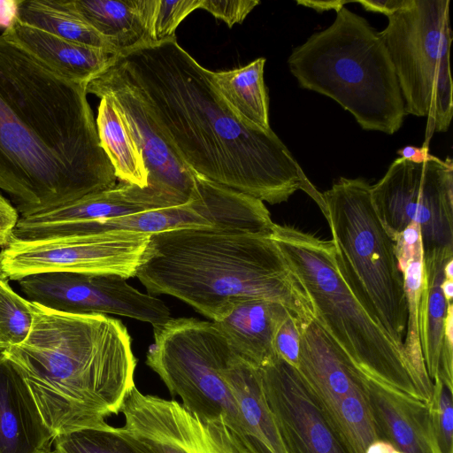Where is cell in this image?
Returning a JSON list of instances; mask_svg holds the SVG:
<instances>
[{
    "label": "cell",
    "instance_id": "1",
    "mask_svg": "<svg viewBox=\"0 0 453 453\" xmlns=\"http://www.w3.org/2000/svg\"><path fill=\"white\" fill-rule=\"evenodd\" d=\"M128 88L170 150L193 173L270 204L297 190L322 211V193L271 129L238 119L212 86L210 70L173 37L112 55L103 71Z\"/></svg>",
    "mask_w": 453,
    "mask_h": 453
},
{
    "label": "cell",
    "instance_id": "2",
    "mask_svg": "<svg viewBox=\"0 0 453 453\" xmlns=\"http://www.w3.org/2000/svg\"><path fill=\"white\" fill-rule=\"evenodd\" d=\"M87 85L0 35V189L21 217L116 185Z\"/></svg>",
    "mask_w": 453,
    "mask_h": 453
},
{
    "label": "cell",
    "instance_id": "3",
    "mask_svg": "<svg viewBox=\"0 0 453 453\" xmlns=\"http://www.w3.org/2000/svg\"><path fill=\"white\" fill-rule=\"evenodd\" d=\"M30 307L29 335L0 353L21 372L54 438L105 426L134 386L136 359L126 326L104 314Z\"/></svg>",
    "mask_w": 453,
    "mask_h": 453
},
{
    "label": "cell",
    "instance_id": "4",
    "mask_svg": "<svg viewBox=\"0 0 453 453\" xmlns=\"http://www.w3.org/2000/svg\"><path fill=\"white\" fill-rule=\"evenodd\" d=\"M135 276L149 294L174 296L211 321L243 299L282 304L299 328L314 318L304 288L268 235L218 227L155 234Z\"/></svg>",
    "mask_w": 453,
    "mask_h": 453
},
{
    "label": "cell",
    "instance_id": "5",
    "mask_svg": "<svg viewBox=\"0 0 453 453\" xmlns=\"http://www.w3.org/2000/svg\"><path fill=\"white\" fill-rule=\"evenodd\" d=\"M302 88L348 111L364 130L393 134L406 116L395 71L380 35L345 6L333 23L293 49L288 58Z\"/></svg>",
    "mask_w": 453,
    "mask_h": 453
},
{
    "label": "cell",
    "instance_id": "6",
    "mask_svg": "<svg viewBox=\"0 0 453 453\" xmlns=\"http://www.w3.org/2000/svg\"><path fill=\"white\" fill-rule=\"evenodd\" d=\"M271 238L304 288L314 318L350 359L377 381L427 403L403 349L342 280L332 241L279 224Z\"/></svg>",
    "mask_w": 453,
    "mask_h": 453
},
{
    "label": "cell",
    "instance_id": "7",
    "mask_svg": "<svg viewBox=\"0 0 453 453\" xmlns=\"http://www.w3.org/2000/svg\"><path fill=\"white\" fill-rule=\"evenodd\" d=\"M362 178L341 177L322 193L339 273L356 299L403 349L407 303L394 242Z\"/></svg>",
    "mask_w": 453,
    "mask_h": 453
},
{
    "label": "cell",
    "instance_id": "8",
    "mask_svg": "<svg viewBox=\"0 0 453 453\" xmlns=\"http://www.w3.org/2000/svg\"><path fill=\"white\" fill-rule=\"evenodd\" d=\"M449 0H407L380 32L389 52L405 113L426 117L425 142L447 132L453 116Z\"/></svg>",
    "mask_w": 453,
    "mask_h": 453
},
{
    "label": "cell",
    "instance_id": "9",
    "mask_svg": "<svg viewBox=\"0 0 453 453\" xmlns=\"http://www.w3.org/2000/svg\"><path fill=\"white\" fill-rule=\"evenodd\" d=\"M153 332L146 365L188 411L205 421L223 419L244 445L238 403L223 377L234 351L214 323L171 318Z\"/></svg>",
    "mask_w": 453,
    "mask_h": 453
},
{
    "label": "cell",
    "instance_id": "10",
    "mask_svg": "<svg viewBox=\"0 0 453 453\" xmlns=\"http://www.w3.org/2000/svg\"><path fill=\"white\" fill-rule=\"evenodd\" d=\"M193 173L194 189L188 203L100 220L27 226L22 228L21 238L36 241L119 233L152 235L169 230L200 227L253 234L263 231L266 211L261 201Z\"/></svg>",
    "mask_w": 453,
    "mask_h": 453
},
{
    "label": "cell",
    "instance_id": "11",
    "mask_svg": "<svg viewBox=\"0 0 453 453\" xmlns=\"http://www.w3.org/2000/svg\"><path fill=\"white\" fill-rule=\"evenodd\" d=\"M377 214L392 238L411 224L420 228L423 253L453 250V161L432 154L422 163L398 157L372 186Z\"/></svg>",
    "mask_w": 453,
    "mask_h": 453
},
{
    "label": "cell",
    "instance_id": "12",
    "mask_svg": "<svg viewBox=\"0 0 453 453\" xmlns=\"http://www.w3.org/2000/svg\"><path fill=\"white\" fill-rule=\"evenodd\" d=\"M297 371L353 453L377 437L363 372L313 318L300 328Z\"/></svg>",
    "mask_w": 453,
    "mask_h": 453
},
{
    "label": "cell",
    "instance_id": "13",
    "mask_svg": "<svg viewBox=\"0 0 453 453\" xmlns=\"http://www.w3.org/2000/svg\"><path fill=\"white\" fill-rule=\"evenodd\" d=\"M150 235L132 233L12 240L0 251V274L16 280L35 273L72 272L136 275Z\"/></svg>",
    "mask_w": 453,
    "mask_h": 453
},
{
    "label": "cell",
    "instance_id": "14",
    "mask_svg": "<svg viewBox=\"0 0 453 453\" xmlns=\"http://www.w3.org/2000/svg\"><path fill=\"white\" fill-rule=\"evenodd\" d=\"M115 275L46 272L18 280L27 300L53 311L74 314H115L152 326L170 319L164 302Z\"/></svg>",
    "mask_w": 453,
    "mask_h": 453
},
{
    "label": "cell",
    "instance_id": "15",
    "mask_svg": "<svg viewBox=\"0 0 453 453\" xmlns=\"http://www.w3.org/2000/svg\"><path fill=\"white\" fill-rule=\"evenodd\" d=\"M120 412L121 429L146 453H250L223 419L203 420L177 401L145 395L135 385Z\"/></svg>",
    "mask_w": 453,
    "mask_h": 453
},
{
    "label": "cell",
    "instance_id": "16",
    "mask_svg": "<svg viewBox=\"0 0 453 453\" xmlns=\"http://www.w3.org/2000/svg\"><path fill=\"white\" fill-rule=\"evenodd\" d=\"M259 370L287 453H353L295 366L277 357Z\"/></svg>",
    "mask_w": 453,
    "mask_h": 453
},
{
    "label": "cell",
    "instance_id": "17",
    "mask_svg": "<svg viewBox=\"0 0 453 453\" xmlns=\"http://www.w3.org/2000/svg\"><path fill=\"white\" fill-rule=\"evenodd\" d=\"M88 94L111 98L142 154L149 184L187 201L192 199L194 173L167 147L135 95L117 79L100 73L87 85Z\"/></svg>",
    "mask_w": 453,
    "mask_h": 453
},
{
    "label": "cell",
    "instance_id": "18",
    "mask_svg": "<svg viewBox=\"0 0 453 453\" xmlns=\"http://www.w3.org/2000/svg\"><path fill=\"white\" fill-rule=\"evenodd\" d=\"M365 388L375 432L399 453H441L428 404L366 374Z\"/></svg>",
    "mask_w": 453,
    "mask_h": 453
},
{
    "label": "cell",
    "instance_id": "19",
    "mask_svg": "<svg viewBox=\"0 0 453 453\" xmlns=\"http://www.w3.org/2000/svg\"><path fill=\"white\" fill-rule=\"evenodd\" d=\"M190 201L150 184L146 188H140L121 182L53 210L21 217L17 226H43L94 221L182 205Z\"/></svg>",
    "mask_w": 453,
    "mask_h": 453
},
{
    "label": "cell",
    "instance_id": "20",
    "mask_svg": "<svg viewBox=\"0 0 453 453\" xmlns=\"http://www.w3.org/2000/svg\"><path fill=\"white\" fill-rule=\"evenodd\" d=\"M53 441L24 377L0 353V453H48Z\"/></svg>",
    "mask_w": 453,
    "mask_h": 453
},
{
    "label": "cell",
    "instance_id": "21",
    "mask_svg": "<svg viewBox=\"0 0 453 453\" xmlns=\"http://www.w3.org/2000/svg\"><path fill=\"white\" fill-rule=\"evenodd\" d=\"M291 316L280 303L265 299L234 302L212 321L234 354L261 367L278 356L274 349L276 333Z\"/></svg>",
    "mask_w": 453,
    "mask_h": 453
},
{
    "label": "cell",
    "instance_id": "22",
    "mask_svg": "<svg viewBox=\"0 0 453 453\" xmlns=\"http://www.w3.org/2000/svg\"><path fill=\"white\" fill-rule=\"evenodd\" d=\"M3 35L52 70L79 83L88 84L108 66L112 57L104 50L65 40L18 18Z\"/></svg>",
    "mask_w": 453,
    "mask_h": 453
},
{
    "label": "cell",
    "instance_id": "23",
    "mask_svg": "<svg viewBox=\"0 0 453 453\" xmlns=\"http://www.w3.org/2000/svg\"><path fill=\"white\" fill-rule=\"evenodd\" d=\"M223 377L234 395L250 453H287L263 390L259 367L234 353Z\"/></svg>",
    "mask_w": 453,
    "mask_h": 453
},
{
    "label": "cell",
    "instance_id": "24",
    "mask_svg": "<svg viewBox=\"0 0 453 453\" xmlns=\"http://www.w3.org/2000/svg\"><path fill=\"white\" fill-rule=\"evenodd\" d=\"M451 259L453 250H434L423 253L424 280L419 303V337L426 370L432 382L440 372L449 305L441 291V283L445 278L444 266Z\"/></svg>",
    "mask_w": 453,
    "mask_h": 453
},
{
    "label": "cell",
    "instance_id": "25",
    "mask_svg": "<svg viewBox=\"0 0 453 453\" xmlns=\"http://www.w3.org/2000/svg\"><path fill=\"white\" fill-rule=\"evenodd\" d=\"M265 58H258L248 65L220 72H209L210 81L217 93L244 123L271 130L269 123V98L264 81Z\"/></svg>",
    "mask_w": 453,
    "mask_h": 453
},
{
    "label": "cell",
    "instance_id": "26",
    "mask_svg": "<svg viewBox=\"0 0 453 453\" xmlns=\"http://www.w3.org/2000/svg\"><path fill=\"white\" fill-rule=\"evenodd\" d=\"M399 270L403 279L407 303V326L403 340L404 354L429 403L433 382L429 379L422 355L419 337V303L423 288V250L421 242L402 241L394 246Z\"/></svg>",
    "mask_w": 453,
    "mask_h": 453
},
{
    "label": "cell",
    "instance_id": "27",
    "mask_svg": "<svg viewBox=\"0 0 453 453\" xmlns=\"http://www.w3.org/2000/svg\"><path fill=\"white\" fill-rule=\"evenodd\" d=\"M101 146L121 182L149 186V172L143 157L127 130L114 102L102 96L96 119Z\"/></svg>",
    "mask_w": 453,
    "mask_h": 453
},
{
    "label": "cell",
    "instance_id": "28",
    "mask_svg": "<svg viewBox=\"0 0 453 453\" xmlns=\"http://www.w3.org/2000/svg\"><path fill=\"white\" fill-rule=\"evenodd\" d=\"M70 3L116 54L148 43L132 0H70Z\"/></svg>",
    "mask_w": 453,
    "mask_h": 453
},
{
    "label": "cell",
    "instance_id": "29",
    "mask_svg": "<svg viewBox=\"0 0 453 453\" xmlns=\"http://www.w3.org/2000/svg\"><path fill=\"white\" fill-rule=\"evenodd\" d=\"M19 20L65 40L116 52L73 8L70 0H19Z\"/></svg>",
    "mask_w": 453,
    "mask_h": 453
},
{
    "label": "cell",
    "instance_id": "30",
    "mask_svg": "<svg viewBox=\"0 0 453 453\" xmlns=\"http://www.w3.org/2000/svg\"><path fill=\"white\" fill-rule=\"evenodd\" d=\"M145 31L148 43L175 37L180 22L193 11L201 9L202 0H132Z\"/></svg>",
    "mask_w": 453,
    "mask_h": 453
},
{
    "label": "cell",
    "instance_id": "31",
    "mask_svg": "<svg viewBox=\"0 0 453 453\" xmlns=\"http://www.w3.org/2000/svg\"><path fill=\"white\" fill-rule=\"evenodd\" d=\"M53 443L59 453H146L121 427L109 424L58 434Z\"/></svg>",
    "mask_w": 453,
    "mask_h": 453
},
{
    "label": "cell",
    "instance_id": "32",
    "mask_svg": "<svg viewBox=\"0 0 453 453\" xmlns=\"http://www.w3.org/2000/svg\"><path fill=\"white\" fill-rule=\"evenodd\" d=\"M32 326L30 302L18 295L8 280L1 278L0 343L3 349L22 343L29 335Z\"/></svg>",
    "mask_w": 453,
    "mask_h": 453
},
{
    "label": "cell",
    "instance_id": "33",
    "mask_svg": "<svg viewBox=\"0 0 453 453\" xmlns=\"http://www.w3.org/2000/svg\"><path fill=\"white\" fill-rule=\"evenodd\" d=\"M452 390L439 377L433 380L429 415L433 432L441 453H453Z\"/></svg>",
    "mask_w": 453,
    "mask_h": 453
},
{
    "label": "cell",
    "instance_id": "34",
    "mask_svg": "<svg viewBox=\"0 0 453 453\" xmlns=\"http://www.w3.org/2000/svg\"><path fill=\"white\" fill-rule=\"evenodd\" d=\"M259 4L257 0H202L201 9L232 27L236 23H242Z\"/></svg>",
    "mask_w": 453,
    "mask_h": 453
},
{
    "label": "cell",
    "instance_id": "35",
    "mask_svg": "<svg viewBox=\"0 0 453 453\" xmlns=\"http://www.w3.org/2000/svg\"><path fill=\"white\" fill-rule=\"evenodd\" d=\"M300 338L299 326L289 316L279 327L274 339L277 356L296 368L299 359Z\"/></svg>",
    "mask_w": 453,
    "mask_h": 453
},
{
    "label": "cell",
    "instance_id": "36",
    "mask_svg": "<svg viewBox=\"0 0 453 453\" xmlns=\"http://www.w3.org/2000/svg\"><path fill=\"white\" fill-rule=\"evenodd\" d=\"M19 211L0 193V247L3 249L12 240L13 231L19 221Z\"/></svg>",
    "mask_w": 453,
    "mask_h": 453
},
{
    "label": "cell",
    "instance_id": "37",
    "mask_svg": "<svg viewBox=\"0 0 453 453\" xmlns=\"http://www.w3.org/2000/svg\"><path fill=\"white\" fill-rule=\"evenodd\" d=\"M407 0H357V3L368 12H379L387 17L401 9Z\"/></svg>",
    "mask_w": 453,
    "mask_h": 453
},
{
    "label": "cell",
    "instance_id": "38",
    "mask_svg": "<svg viewBox=\"0 0 453 453\" xmlns=\"http://www.w3.org/2000/svg\"><path fill=\"white\" fill-rule=\"evenodd\" d=\"M19 0H0V28L7 29L17 18Z\"/></svg>",
    "mask_w": 453,
    "mask_h": 453
},
{
    "label": "cell",
    "instance_id": "39",
    "mask_svg": "<svg viewBox=\"0 0 453 453\" xmlns=\"http://www.w3.org/2000/svg\"><path fill=\"white\" fill-rule=\"evenodd\" d=\"M400 157L414 163H422L427 159L430 153L428 147H416L412 145L404 146L396 151Z\"/></svg>",
    "mask_w": 453,
    "mask_h": 453
},
{
    "label": "cell",
    "instance_id": "40",
    "mask_svg": "<svg viewBox=\"0 0 453 453\" xmlns=\"http://www.w3.org/2000/svg\"><path fill=\"white\" fill-rule=\"evenodd\" d=\"M298 4L304 5L311 8L317 12H322L324 11L334 10L335 12L342 8L345 4L352 3L351 1H297Z\"/></svg>",
    "mask_w": 453,
    "mask_h": 453
},
{
    "label": "cell",
    "instance_id": "41",
    "mask_svg": "<svg viewBox=\"0 0 453 453\" xmlns=\"http://www.w3.org/2000/svg\"><path fill=\"white\" fill-rule=\"evenodd\" d=\"M441 291L448 303H452L453 279H445L441 283Z\"/></svg>",
    "mask_w": 453,
    "mask_h": 453
},
{
    "label": "cell",
    "instance_id": "42",
    "mask_svg": "<svg viewBox=\"0 0 453 453\" xmlns=\"http://www.w3.org/2000/svg\"><path fill=\"white\" fill-rule=\"evenodd\" d=\"M445 279H453V259L448 261L444 266Z\"/></svg>",
    "mask_w": 453,
    "mask_h": 453
},
{
    "label": "cell",
    "instance_id": "43",
    "mask_svg": "<svg viewBox=\"0 0 453 453\" xmlns=\"http://www.w3.org/2000/svg\"><path fill=\"white\" fill-rule=\"evenodd\" d=\"M48 453H59L56 449H54L53 450H50V452Z\"/></svg>",
    "mask_w": 453,
    "mask_h": 453
},
{
    "label": "cell",
    "instance_id": "44",
    "mask_svg": "<svg viewBox=\"0 0 453 453\" xmlns=\"http://www.w3.org/2000/svg\"><path fill=\"white\" fill-rule=\"evenodd\" d=\"M1 278H4V277L0 274V279H1ZM4 279H5V278H4ZM2 349H3V347H2V345H1V343H0V350H2Z\"/></svg>",
    "mask_w": 453,
    "mask_h": 453
}]
</instances>
